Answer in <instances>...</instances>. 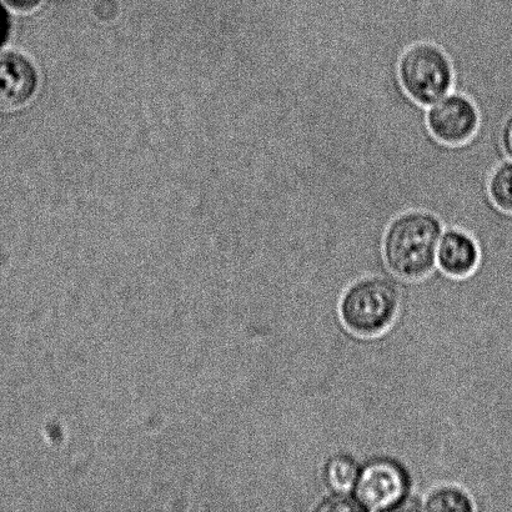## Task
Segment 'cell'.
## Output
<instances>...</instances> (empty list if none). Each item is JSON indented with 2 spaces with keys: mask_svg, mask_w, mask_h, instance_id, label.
I'll use <instances>...</instances> for the list:
<instances>
[{
  "mask_svg": "<svg viewBox=\"0 0 512 512\" xmlns=\"http://www.w3.org/2000/svg\"><path fill=\"white\" fill-rule=\"evenodd\" d=\"M443 224L421 210L400 214L386 229L383 254L389 270L399 279H425L434 270Z\"/></svg>",
  "mask_w": 512,
  "mask_h": 512,
  "instance_id": "1",
  "label": "cell"
},
{
  "mask_svg": "<svg viewBox=\"0 0 512 512\" xmlns=\"http://www.w3.org/2000/svg\"><path fill=\"white\" fill-rule=\"evenodd\" d=\"M475 504L468 491L455 485L438 486L430 491L423 503V510L441 512H470Z\"/></svg>",
  "mask_w": 512,
  "mask_h": 512,
  "instance_id": "9",
  "label": "cell"
},
{
  "mask_svg": "<svg viewBox=\"0 0 512 512\" xmlns=\"http://www.w3.org/2000/svg\"><path fill=\"white\" fill-rule=\"evenodd\" d=\"M413 480L409 470L390 456H376L361 466L353 496L360 511H403Z\"/></svg>",
  "mask_w": 512,
  "mask_h": 512,
  "instance_id": "4",
  "label": "cell"
},
{
  "mask_svg": "<svg viewBox=\"0 0 512 512\" xmlns=\"http://www.w3.org/2000/svg\"><path fill=\"white\" fill-rule=\"evenodd\" d=\"M436 263L441 271L450 278H468L478 269L479 245L470 234L463 230H446L440 238Z\"/></svg>",
  "mask_w": 512,
  "mask_h": 512,
  "instance_id": "7",
  "label": "cell"
},
{
  "mask_svg": "<svg viewBox=\"0 0 512 512\" xmlns=\"http://www.w3.org/2000/svg\"><path fill=\"white\" fill-rule=\"evenodd\" d=\"M398 286L381 276L356 281L345 290L339 304L346 329L361 338H375L388 331L398 318Z\"/></svg>",
  "mask_w": 512,
  "mask_h": 512,
  "instance_id": "2",
  "label": "cell"
},
{
  "mask_svg": "<svg viewBox=\"0 0 512 512\" xmlns=\"http://www.w3.org/2000/svg\"><path fill=\"white\" fill-rule=\"evenodd\" d=\"M426 124L438 142L459 147L478 133L480 114L473 100L463 94H448L430 105Z\"/></svg>",
  "mask_w": 512,
  "mask_h": 512,
  "instance_id": "5",
  "label": "cell"
},
{
  "mask_svg": "<svg viewBox=\"0 0 512 512\" xmlns=\"http://www.w3.org/2000/svg\"><path fill=\"white\" fill-rule=\"evenodd\" d=\"M501 145H503L505 153L512 160V114L506 119L503 132H501Z\"/></svg>",
  "mask_w": 512,
  "mask_h": 512,
  "instance_id": "13",
  "label": "cell"
},
{
  "mask_svg": "<svg viewBox=\"0 0 512 512\" xmlns=\"http://www.w3.org/2000/svg\"><path fill=\"white\" fill-rule=\"evenodd\" d=\"M37 73L23 55L0 54V112H15L33 98Z\"/></svg>",
  "mask_w": 512,
  "mask_h": 512,
  "instance_id": "6",
  "label": "cell"
},
{
  "mask_svg": "<svg viewBox=\"0 0 512 512\" xmlns=\"http://www.w3.org/2000/svg\"><path fill=\"white\" fill-rule=\"evenodd\" d=\"M360 468L353 456L345 453L330 456L323 466V480L333 494H353Z\"/></svg>",
  "mask_w": 512,
  "mask_h": 512,
  "instance_id": "8",
  "label": "cell"
},
{
  "mask_svg": "<svg viewBox=\"0 0 512 512\" xmlns=\"http://www.w3.org/2000/svg\"><path fill=\"white\" fill-rule=\"evenodd\" d=\"M488 189L495 207L512 214V160L500 164L491 173Z\"/></svg>",
  "mask_w": 512,
  "mask_h": 512,
  "instance_id": "10",
  "label": "cell"
},
{
  "mask_svg": "<svg viewBox=\"0 0 512 512\" xmlns=\"http://www.w3.org/2000/svg\"><path fill=\"white\" fill-rule=\"evenodd\" d=\"M399 80L416 104L430 107L448 95L454 84V70L448 55L433 43H416L401 55Z\"/></svg>",
  "mask_w": 512,
  "mask_h": 512,
  "instance_id": "3",
  "label": "cell"
},
{
  "mask_svg": "<svg viewBox=\"0 0 512 512\" xmlns=\"http://www.w3.org/2000/svg\"><path fill=\"white\" fill-rule=\"evenodd\" d=\"M4 2L15 12L27 13L38 8L42 0H4Z\"/></svg>",
  "mask_w": 512,
  "mask_h": 512,
  "instance_id": "12",
  "label": "cell"
},
{
  "mask_svg": "<svg viewBox=\"0 0 512 512\" xmlns=\"http://www.w3.org/2000/svg\"><path fill=\"white\" fill-rule=\"evenodd\" d=\"M316 511H360L359 505L356 504L354 496L350 494H333L328 498L321 500Z\"/></svg>",
  "mask_w": 512,
  "mask_h": 512,
  "instance_id": "11",
  "label": "cell"
},
{
  "mask_svg": "<svg viewBox=\"0 0 512 512\" xmlns=\"http://www.w3.org/2000/svg\"><path fill=\"white\" fill-rule=\"evenodd\" d=\"M4 32H5V20H4L2 12H0V40H2Z\"/></svg>",
  "mask_w": 512,
  "mask_h": 512,
  "instance_id": "14",
  "label": "cell"
}]
</instances>
